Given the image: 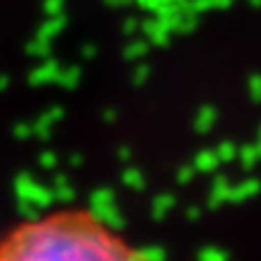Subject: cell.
Returning a JSON list of instances; mask_svg holds the SVG:
<instances>
[{"instance_id":"6da1fadb","label":"cell","mask_w":261,"mask_h":261,"mask_svg":"<svg viewBox=\"0 0 261 261\" xmlns=\"http://www.w3.org/2000/svg\"><path fill=\"white\" fill-rule=\"evenodd\" d=\"M142 257L90 213H60L25 222L0 245V259L30 261H90Z\"/></svg>"}]
</instances>
